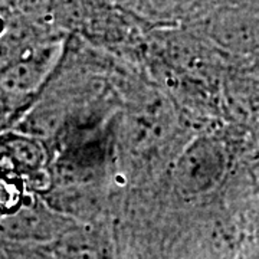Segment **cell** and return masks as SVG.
<instances>
[{
    "instance_id": "cell-4",
    "label": "cell",
    "mask_w": 259,
    "mask_h": 259,
    "mask_svg": "<svg viewBox=\"0 0 259 259\" xmlns=\"http://www.w3.org/2000/svg\"><path fill=\"white\" fill-rule=\"evenodd\" d=\"M5 154L13 164L20 167H37L44 158L40 146L28 137H12L6 140Z\"/></svg>"
},
{
    "instance_id": "cell-1",
    "label": "cell",
    "mask_w": 259,
    "mask_h": 259,
    "mask_svg": "<svg viewBox=\"0 0 259 259\" xmlns=\"http://www.w3.org/2000/svg\"><path fill=\"white\" fill-rule=\"evenodd\" d=\"M228 168V153L219 140L197 137L179 156L175 166V180L182 192L203 194L222 182Z\"/></svg>"
},
{
    "instance_id": "cell-6",
    "label": "cell",
    "mask_w": 259,
    "mask_h": 259,
    "mask_svg": "<svg viewBox=\"0 0 259 259\" xmlns=\"http://www.w3.org/2000/svg\"><path fill=\"white\" fill-rule=\"evenodd\" d=\"M5 30H6V22H5V19L0 16V37L3 36Z\"/></svg>"
},
{
    "instance_id": "cell-3",
    "label": "cell",
    "mask_w": 259,
    "mask_h": 259,
    "mask_svg": "<svg viewBox=\"0 0 259 259\" xmlns=\"http://www.w3.org/2000/svg\"><path fill=\"white\" fill-rule=\"evenodd\" d=\"M210 35L229 51L250 52L259 48V15L248 10L226 9L216 13Z\"/></svg>"
},
{
    "instance_id": "cell-7",
    "label": "cell",
    "mask_w": 259,
    "mask_h": 259,
    "mask_svg": "<svg viewBox=\"0 0 259 259\" xmlns=\"http://www.w3.org/2000/svg\"><path fill=\"white\" fill-rule=\"evenodd\" d=\"M0 2H3V0H0Z\"/></svg>"
},
{
    "instance_id": "cell-5",
    "label": "cell",
    "mask_w": 259,
    "mask_h": 259,
    "mask_svg": "<svg viewBox=\"0 0 259 259\" xmlns=\"http://www.w3.org/2000/svg\"><path fill=\"white\" fill-rule=\"evenodd\" d=\"M146 6L158 15H175L189 10L197 0H144Z\"/></svg>"
},
{
    "instance_id": "cell-2",
    "label": "cell",
    "mask_w": 259,
    "mask_h": 259,
    "mask_svg": "<svg viewBox=\"0 0 259 259\" xmlns=\"http://www.w3.org/2000/svg\"><path fill=\"white\" fill-rule=\"evenodd\" d=\"M59 47H47L10 61L0 71V90L10 95H25L36 90L54 68Z\"/></svg>"
}]
</instances>
